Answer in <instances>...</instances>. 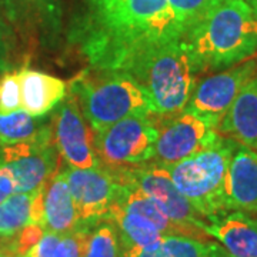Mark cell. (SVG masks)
<instances>
[{
    "label": "cell",
    "mask_w": 257,
    "mask_h": 257,
    "mask_svg": "<svg viewBox=\"0 0 257 257\" xmlns=\"http://www.w3.org/2000/svg\"><path fill=\"white\" fill-rule=\"evenodd\" d=\"M183 37L167 0H84L70 29L90 69L119 73L145 47Z\"/></svg>",
    "instance_id": "1"
},
{
    "label": "cell",
    "mask_w": 257,
    "mask_h": 257,
    "mask_svg": "<svg viewBox=\"0 0 257 257\" xmlns=\"http://www.w3.org/2000/svg\"><path fill=\"white\" fill-rule=\"evenodd\" d=\"M194 74L229 69L257 53V16L244 0H224L183 36Z\"/></svg>",
    "instance_id": "2"
},
{
    "label": "cell",
    "mask_w": 257,
    "mask_h": 257,
    "mask_svg": "<svg viewBox=\"0 0 257 257\" xmlns=\"http://www.w3.org/2000/svg\"><path fill=\"white\" fill-rule=\"evenodd\" d=\"M119 73L138 83L157 116L183 111L196 87L183 37L145 47L128 59Z\"/></svg>",
    "instance_id": "3"
},
{
    "label": "cell",
    "mask_w": 257,
    "mask_h": 257,
    "mask_svg": "<svg viewBox=\"0 0 257 257\" xmlns=\"http://www.w3.org/2000/svg\"><path fill=\"white\" fill-rule=\"evenodd\" d=\"M237 143L217 135L209 146L175 165L166 166L176 189L206 221L227 214L226 177Z\"/></svg>",
    "instance_id": "4"
},
{
    "label": "cell",
    "mask_w": 257,
    "mask_h": 257,
    "mask_svg": "<svg viewBox=\"0 0 257 257\" xmlns=\"http://www.w3.org/2000/svg\"><path fill=\"white\" fill-rule=\"evenodd\" d=\"M67 90L77 97L93 133L130 116L153 114L146 94L126 74L90 69L76 76Z\"/></svg>",
    "instance_id": "5"
},
{
    "label": "cell",
    "mask_w": 257,
    "mask_h": 257,
    "mask_svg": "<svg viewBox=\"0 0 257 257\" xmlns=\"http://www.w3.org/2000/svg\"><path fill=\"white\" fill-rule=\"evenodd\" d=\"M157 135L153 114L130 116L94 133V152L101 167L120 173L153 159Z\"/></svg>",
    "instance_id": "6"
},
{
    "label": "cell",
    "mask_w": 257,
    "mask_h": 257,
    "mask_svg": "<svg viewBox=\"0 0 257 257\" xmlns=\"http://www.w3.org/2000/svg\"><path fill=\"white\" fill-rule=\"evenodd\" d=\"M60 155L53 133L26 143L0 145V165L8 167L16 193H33L60 172Z\"/></svg>",
    "instance_id": "7"
},
{
    "label": "cell",
    "mask_w": 257,
    "mask_h": 257,
    "mask_svg": "<svg viewBox=\"0 0 257 257\" xmlns=\"http://www.w3.org/2000/svg\"><path fill=\"white\" fill-rule=\"evenodd\" d=\"M116 175L124 176L127 180L136 183L147 196L159 204L165 214L176 224L186 229L193 239L209 241L211 237L204 231L207 221L196 211L190 202L176 189L167 170L159 166H139Z\"/></svg>",
    "instance_id": "8"
},
{
    "label": "cell",
    "mask_w": 257,
    "mask_h": 257,
    "mask_svg": "<svg viewBox=\"0 0 257 257\" xmlns=\"http://www.w3.org/2000/svg\"><path fill=\"white\" fill-rule=\"evenodd\" d=\"M257 74L254 56L234 64L224 72L204 77L196 83L190 101L184 110L190 111L217 132V126L237 97L241 87Z\"/></svg>",
    "instance_id": "9"
},
{
    "label": "cell",
    "mask_w": 257,
    "mask_h": 257,
    "mask_svg": "<svg viewBox=\"0 0 257 257\" xmlns=\"http://www.w3.org/2000/svg\"><path fill=\"white\" fill-rule=\"evenodd\" d=\"M153 117L159 135L152 159L155 165L152 166L175 165L209 146L219 135L206 121L187 110L167 116L153 114Z\"/></svg>",
    "instance_id": "10"
},
{
    "label": "cell",
    "mask_w": 257,
    "mask_h": 257,
    "mask_svg": "<svg viewBox=\"0 0 257 257\" xmlns=\"http://www.w3.org/2000/svg\"><path fill=\"white\" fill-rule=\"evenodd\" d=\"M52 133L59 155L70 167H100L94 152V133L72 92H67L56 107L52 116Z\"/></svg>",
    "instance_id": "11"
},
{
    "label": "cell",
    "mask_w": 257,
    "mask_h": 257,
    "mask_svg": "<svg viewBox=\"0 0 257 257\" xmlns=\"http://www.w3.org/2000/svg\"><path fill=\"white\" fill-rule=\"evenodd\" d=\"M6 20L25 45L53 40L62 26V0H3Z\"/></svg>",
    "instance_id": "12"
},
{
    "label": "cell",
    "mask_w": 257,
    "mask_h": 257,
    "mask_svg": "<svg viewBox=\"0 0 257 257\" xmlns=\"http://www.w3.org/2000/svg\"><path fill=\"white\" fill-rule=\"evenodd\" d=\"M66 176L80 221L106 217L117 190V180L104 167L66 169Z\"/></svg>",
    "instance_id": "13"
},
{
    "label": "cell",
    "mask_w": 257,
    "mask_h": 257,
    "mask_svg": "<svg viewBox=\"0 0 257 257\" xmlns=\"http://www.w3.org/2000/svg\"><path fill=\"white\" fill-rule=\"evenodd\" d=\"M226 202L229 211L257 213V152L237 146L226 177Z\"/></svg>",
    "instance_id": "14"
},
{
    "label": "cell",
    "mask_w": 257,
    "mask_h": 257,
    "mask_svg": "<svg viewBox=\"0 0 257 257\" xmlns=\"http://www.w3.org/2000/svg\"><path fill=\"white\" fill-rule=\"evenodd\" d=\"M217 133L257 152V74L241 87L219 123Z\"/></svg>",
    "instance_id": "15"
},
{
    "label": "cell",
    "mask_w": 257,
    "mask_h": 257,
    "mask_svg": "<svg viewBox=\"0 0 257 257\" xmlns=\"http://www.w3.org/2000/svg\"><path fill=\"white\" fill-rule=\"evenodd\" d=\"M204 231L219 240L231 257H257V219L231 211L204 224Z\"/></svg>",
    "instance_id": "16"
},
{
    "label": "cell",
    "mask_w": 257,
    "mask_h": 257,
    "mask_svg": "<svg viewBox=\"0 0 257 257\" xmlns=\"http://www.w3.org/2000/svg\"><path fill=\"white\" fill-rule=\"evenodd\" d=\"M22 110L32 116H45L67 94V83L52 74L32 69L19 70Z\"/></svg>",
    "instance_id": "17"
},
{
    "label": "cell",
    "mask_w": 257,
    "mask_h": 257,
    "mask_svg": "<svg viewBox=\"0 0 257 257\" xmlns=\"http://www.w3.org/2000/svg\"><path fill=\"white\" fill-rule=\"evenodd\" d=\"M79 216L70 193L66 170L57 172L46 184L45 217L42 227L45 231L67 233L76 229Z\"/></svg>",
    "instance_id": "18"
},
{
    "label": "cell",
    "mask_w": 257,
    "mask_h": 257,
    "mask_svg": "<svg viewBox=\"0 0 257 257\" xmlns=\"http://www.w3.org/2000/svg\"><path fill=\"white\" fill-rule=\"evenodd\" d=\"M120 257H231L214 241L184 237L162 236V239L146 247L121 248Z\"/></svg>",
    "instance_id": "19"
},
{
    "label": "cell",
    "mask_w": 257,
    "mask_h": 257,
    "mask_svg": "<svg viewBox=\"0 0 257 257\" xmlns=\"http://www.w3.org/2000/svg\"><path fill=\"white\" fill-rule=\"evenodd\" d=\"M106 217L117 227L121 248L146 247L165 236L150 221L136 213L127 211L114 202H111Z\"/></svg>",
    "instance_id": "20"
},
{
    "label": "cell",
    "mask_w": 257,
    "mask_h": 257,
    "mask_svg": "<svg viewBox=\"0 0 257 257\" xmlns=\"http://www.w3.org/2000/svg\"><path fill=\"white\" fill-rule=\"evenodd\" d=\"M52 132V117L32 116L25 110L0 114V145L26 143Z\"/></svg>",
    "instance_id": "21"
},
{
    "label": "cell",
    "mask_w": 257,
    "mask_h": 257,
    "mask_svg": "<svg viewBox=\"0 0 257 257\" xmlns=\"http://www.w3.org/2000/svg\"><path fill=\"white\" fill-rule=\"evenodd\" d=\"M84 223L82 257H120L121 241L113 221L103 217Z\"/></svg>",
    "instance_id": "22"
},
{
    "label": "cell",
    "mask_w": 257,
    "mask_h": 257,
    "mask_svg": "<svg viewBox=\"0 0 257 257\" xmlns=\"http://www.w3.org/2000/svg\"><path fill=\"white\" fill-rule=\"evenodd\" d=\"M86 223L80 221L67 233L45 231L42 239L22 257H82Z\"/></svg>",
    "instance_id": "23"
},
{
    "label": "cell",
    "mask_w": 257,
    "mask_h": 257,
    "mask_svg": "<svg viewBox=\"0 0 257 257\" xmlns=\"http://www.w3.org/2000/svg\"><path fill=\"white\" fill-rule=\"evenodd\" d=\"M33 193H13L0 203V240L12 239L30 224Z\"/></svg>",
    "instance_id": "24"
},
{
    "label": "cell",
    "mask_w": 257,
    "mask_h": 257,
    "mask_svg": "<svg viewBox=\"0 0 257 257\" xmlns=\"http://www.w3.org/2000/svg\"><path fill=\"white\" fill-rule=\"evenodd\" d=\"M176 26L184 36L186 32L206 18L224 0H167Z\"/></svg>",
    "instance_id": "25"
},
{
    "label": "cell",
    "mask_w": 257,
    "mask_h": 257,
    "mask_svg": "<svg viewBox=\"0 0 257 257\" xmlns=\"http://www.w3.org/2000/svg\"><path fill=\"white\" fill-rule=\"evenodd\" d=\"M22 109L19 72L10 70L0 74V114H8Z\"/></svg>",
    "instance_id": "26"
},
{
    "label": "cell",
    "mask_w": 257,
    "mask_h": 257,
    "mask_svg": "<svg viewBox=\"0 0 257 257\" xmlns=\"http://www.w3.org/2000/svg\"><path fill=\"white\" fill-rule=\"evenodd\" d=\"M18 39L9 23L0 20V74L10 72L15 67Z\"/></svg>",
    "instance_id": "27"
},
{
    "label": "cell",
    "mask_w": 257,
    "mask_h": 257,
    "mask_svg": "<svg viewBox=\"0 0 257 257\" xmlns=\"http://www.w3.org/2000/svg\"><path fill=\"white\" fill-rule=\"evenodd\" d=\"M43 234H45V229L40 224L30 223L20 230L18 234H15L12 239L3 240V243L8 246L12 253H15L18 257H22L42 239Z\"/></svg>",
    "instance_id": "28"
},
{
    "label": "cell",
    "mask_w": 257,
    "mask_h": 257,
    "mask_svg": "<svg viewBox=\"0 0 257 257\" xmlns=\"http://www.w3.org/2000/svg\"><path fill=\"white\" fill-rule=\"evenodd\" d=\"M13 193H16L13 176L8 167L0 165V203L8 199Z\"/></svg>",
    "instance_id": "29"
},
{
    "label": "cell",
    "mask_w": 257,
    "mask_h": 257,
    "mask_svg": "<svg viewBox=\"0 0 257 257\" xmlns=\"http://www.w3.org/2000/svg\"><path fill=\"white\" fill-rule=\"evenodd\" d=\"M0 257H18L15 253H12L5 243H0Z\"/></svg>",
    "instance_id": "30"
},
{
    "label": "cell",
    "mask_w": 257,
    "mask_h": 257,
    "mask_svg": "<svg viewBox=\"0 0 257 257\" xmlns=\"http://www.w3.org/2000/svg\"><path fill=\"white\" fill-rule=\"evenodd\" d=\"M246 3H247L248 6L251 8V10H253V13L257 16V0H244Z\"/></svg>",
    "instance_id": "31"
},
{
    "label": "cell",
    "mask_w": 257,
    "mask_h": 257,
    "mask_svg": "<svg viewBox=\"0 0 257 257\" xmlns=\"http://www.w3.org/2000/svg\"><path fill=\"white\" fill-rule=\"evenodd\" d=\"M0 20L8 22L6 20V15H5V8H3V0H0Z\"/></svg>",
    "instance_id": "32"
},
{
    "label": "cell",
    "mask_w": 257,
    "mask_h": 257,
    "mask_svg": "<svg viewBox=\"0 0 257 257\" xmlns=\"http://www.w3.org/2000/svg\"><path fill=\"white\" fill-rule=\"evenodd\" d=\"M254 59H256V62H257V53H256V55H254Z\"/></svg>",
    "instance_id": "33"
}]
</instances>
